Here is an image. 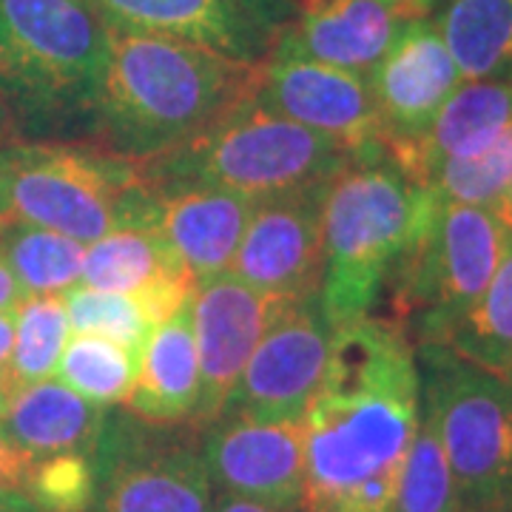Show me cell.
I'll use <instances>...</instances> for the list:
<instances>
[{
	"label": "cell",
	"mask_w": 512,
	"mask_h": 512,
	"mask_svg": "<svg viewBox=\"0 0 512 512\" xmlns=\"http://www.w3.org/2000/svg\"><path fill=\"white\" fill-rule=\"evenodd\" d=\"M60 296H63V308H66L72 333L109 339L114 345L126 348L140 362L148 339L157 328L146 308L140 305V299L128 293L94 291L80 282Z\"/></svg>",
	"instance_id": "obj_29"
},
{
	"label": "cell",
	"mask_w": 512,
	"mask_h": 512,
	"mask_svg": "<svg viewBox=\"0 0 512 512\" xmlns=\"http://www.w3.org/2000/svg\"><path fill=\"white\" fill-rule=\"evenodd\" d=\"M211 512H296V510H279V507L262 504V501H251V498H242V495L217 493L214 495V507H211Z\"/></svg>",
	"instance_id": "obj_34"
},
{
	"label": "cell",
	"mask_w": 512,
	"mask_h": 512,
	"mask_svg": "<svg viewBox=\"0 0 512 512\" xmlns=\"http://www.w3.org/2000/svg\"><path fill=\"white\" fill-rule=\"evenodd\" d=\"M197 407L200 359L194 339V313L188 299L180 311L171 313L151 333L123 410L154 424H180L197 419Z\"/></svg>",
	"instance_id": "obj_21"
},
{
	"label": "cell",
	"mask_w": 512,
	"mask_h": 512,
	"mask_svg": "<svg viewBox=\"0 0 512 512\" xmlns=\"http://www.w3.org/2000/svg\"><path fill=\"white\" fill-rule=\"evenodd\" d=\"M484 512H512V495H507L504 501H498V504H493L490 510Z\"/></svg>",
	"instance_id": "obj_41"
},
{
	"label": "cell",
	"mask_w": 512,
	"mask_h": 512,
	"mask_svg": "<svg viewBox=\"0 0 512 512\" xmlns=\"http://www.w3.org/2000/svg\"><path fill=\"white\" fill-rule=\"evenodd\" d=\"M111 29L197 43L237 60H262L271 32L239 0H92Z\"/></svg>",
	"instance_id": "obj_19"
},
{
	"label": "cell",
	"mask_w": 512,
	"mask_h": 512,
	"mask_svg": "<svg viewBox=\"0 0 512 512\" xmlns=\"http://www.w3.org/2000/svg\"><path fill=\"white\" fill-rule=\"evenodd\" d=\"M390 3H396V6H402L404 12L410 15V18H421V15H430L433 12V0H390Z\"/></svg>",
	"instance_id": "obj_39"
},
{
	"label": "cell",
	"mask_w": 512,
	"mask_h": 512,
	"mask_svg": "<svg viewBox=\"0 0 512 512\" xmlns=\"http://www.w3.org/2000/svg\"><path fill=\"white\" fill-rule=\"evenodd\" d=\"M490 211L495 214V220L501 222V225H504V228L512 234V183L507 185V191L495 200V205L490 208Z\"/></svg>",
	"instance_id": "obj_38"
},
{
	"label": "cell",
	"mask_w": 512,
	"mask_h": 512,
	"mask_svg": "<svg viewBox=\"0 0 512 512\" xmlns=\"http://www.w3.org/2000/svg\"><path fill=\"white\" fill-rule=\"evenodd\" d=\"M137 365L140 362L126 348L109 339L72 333L60 356L55 379L86 402L111 410L126 402L137 376Z\"/></svg>",
	"instance_id": "obj_27"
},
{
	"label": "cell",
	"mask_w": 512,
	"mask_h": 512,
	"mask_svg": "<svg viewBox=\"0 0 512 512\" xmlns=\"http://www.w3.org/2000/svg\"><path fill=\"white\" fill-rule=\"evenodd\" d=\"M239 3L256 23H262L268 32H274L276 26L288 18L293 0H239Z\"/></svg>",
	"instance_id": "obj_33"
},
{
	"label": "cell",
	"mask_w": 512,
	"mask_h": 512,
	"mask_svg": "<svg viewBox=\"0 0 512 512\" xmlns=\"http://www.w3.org/2000/svg\"><path fill=\"white\" fill-rule=\"evenodd\" d=\"M72 336L63 296H23L15 308V348L9 362V379L15 387L55 379L63 348Z\"/></svg>",
	"instance_id": "obj_26"
},
{
	"label": "cell",
	"mask_w": 512,
	"mask_h": 512,
	"mask_svg": "<svg viewBox=\"0 0 512 512\" xmlns=\"http://www.w3.org/2000/svg\"><path fill=\"white\" fill-rule=\"evenodd\" d=\"M512 126V74L490 80H461L419 140L387 148V157L413 180L444 160L473 157Z\"/></svg>",
	"instance_id": "obj_20"
},
{
	"label": "cell",
	"mask_w": 512,
	"mask_h": 512,
	"mask_svg": "<svg viewBox=\"0 0 512 512\" xmlns=\"http://www.w3.org/2000/svg\"><path fill=\"white\" fill-rule=\"evenodd\" d=\"M0 205L89 245L120 228H154V194L140 165L92 143H0Z\"/></svg>",
	"instance_id": "obj_5"
},
{
	"label": "cell",
	"mask_w": 512,
	"mask_h": 512,
	"mask_svg": "<svg viewBox=\"0 0 512 512\" xmlns=\"http://www.w3.org/2000/svg\"><path fill=\"white\" fill-rule=\"evenodd\" d=\"M507 228L490 208L439 202L413 248L387 276L390 322L416 345H441L487 291Z\"/></svg>",
	"instance_id": "obj_7"
},
{
	"label": "cell",
	"mask_w": 512,
	"mask_h": 512,
	"mask_svg": "<svg viewBox=\"0 0 512 512\" xmlns=\"http://www.w3.org/2000/svg\"><path fill=\"white\" fill-rule=\"evenodd\" d=\"M109 419V407H97L57 379L18 387L3 416L6 433L29 456L89 453Z\"/></svg>",
	"instance_id": "obj_22"
},
{
	"label": "cell",
	"mask_w": 512,
	"mask_h": 512,
	"mask_svg": "<svg viewBox=\"0 0 512 512\" xmlns=\"http://www.w3.org/2000/svg\"><path fill=\"white\" fill-rule=\"evenodd\" d=\"M6 225H9V217H6V211H3V205H0V234H3Z\"/></svg>",
	"instance_id": "obj_42"
},
{
	"label": "cell",
	"mask_w": 512,
	"mask_h": 512,
	"mask_svg": "<svg viewBox=\"0 0 512 512\" xmlns=\"http://www.w3.org/2000/svg\"><path fill=\"white\" fill-rule=\"evenodd\" d=\"M0 512H40L26 498L23 493H18V490H0Z\"/></svg>",
	"instance_id": "obj_37"
},
{
	"label": "cell",
	"mask_w": 512,
	"mask_h": 512,
	"mask_svg": "<svg viewBox=\"0 0 512 512\" xmlns=\"http://www.w3.org/2000/svg\"><path fill=\"white\" fill-rule=\"evenodd\" d=\"M12 348H15V308L0 311V373H9Z\"/></svg>",
	"instance_id": "obj_36"
},
{
	"label": "cell",
	"mask_w": 512,
	"mask_h": 512,
	"mask_svg": "<svg viewBox=\"0 0 512 512\" xmlns=\"http://www.w3.org/2000/svg\"><path fill=\"white\" fill-rule=\"evenodd\" d=\"M433 3H439V0H433ZM433 9H436V6H433Z\"/></svg>",
	"instance_id": "obj_44"
},
{
	"label": "cell",
	"mask_w": 512,
	"mask_h": 512,
	"mask_svg": "<svg viewBox=\"0 0 512 512\" xmlns=\"http://www.w3.org/2000/svg\"><path fill=\"white\" fill-rule=\"evenodd\" d=\"M353 157L339 140L251 97L185 146L137 165L146 185H211L259 202L328 183Z\"/></svg>",
	"instance_id": "obj_6"
},
{
	"label": "cell",
	"mask_w": 512,
	"mask_h": 512,
	"mask_svg": "<svg viewBox=\"0 0 512 512\" xmlns=\"http://www.w3.org/2000/svg\"><path fill=\"white\" fill-rule=\"evenodd\" d=\"M3 123H6V114H3V109H0V137H3Z\"/></svg>",
	"instance_id": "obj_43"
},
{
	"label": "cell",
	"mask_w": 512,
	"mask_h": 512,
	"mask_svg": "<svg viewBox=\"0 0 512 512\" xmlns=\"http://www.w3.org/2000/svg\"><path fill=\"white\" fill-rule=\"evenodd\" d=\"M109 29L92 0H0V109L43 143H92Z\"/></svg>",
	"instance_id": "obj_3"
},
{
	"label": "cell",
	"mask_w": 512,
	"mask_h": 512,
	"mask_svg": "<svg viewBox=\"0 0 512 512\" xmlns=\"http://www.w3.org/2000/svg\"><path fill=\"white\" fill-rule=\"evenodd\" d=\"M35 458L26 450H20L15 439L6 433L3 421H0V490H18L23 493L26 478L32 473Z\"/></svg>",
	"instance_id": "obj_32"
},
{
	"label": "cell",
	"mask_w": 512,
	"mask_h": 512,
	"mask_svg": "<svg viewBox=\"0 0 512 512\" xmlns=\"http://www.w3.org/2000/svg\"><path fill=\"white\" fill-rule=\"evenodd\" d=\"M433 12L461 80L512 74V0H439Z\"/></svg>",
	"instance_id": "obj_23"
},
{
	"label": "cell",
	"mask_w": 512,
	"mask_h": 512,
	"mask_svg": "<svg viewBox=\"0 0 512 512\" xmlns=\"http://www.w3.org/2000/svg\"><path fill=\"white\" fill-rule=\"evenodd\" d=\"M436 208L427 185L382 154L353 157L322 197L325 271L319 302L333 328L370 316Z\"/></svg>",
	"instance_id": "obj_4"
},
{
	"label": "cell",
	"mask_w": 512,
	"mask_h": 512,
	"mask_svg": "<svg viewBox=\"0 0 512 512\" xmlns=\"http://www.w3.org/2000/svg\"><path fill=\"white\" fill-rule=\"evenodd\" d=\"M23 495L40 512H92L97 473L89 453H55L37 458Z\"/></svg>",
	"instance_id": "obj_31"
},
{
	"label": "cell",
	"mask_w": 512,
	"mask_h": 512,
	"mask_svg": "<svg viewBox=\"0 0 512 512\" xmlns=\"http://www.w3.org/2000/svg\"><path fill=\"white\" fill-rule=\"evenodd\" d=\"M470 365L512 379V234L487 291L441 342Z\"/></svg>",
	"instance_id": "obj_24"
},
{
	"label": "cell",
	"mask_w": 512,
	"mask_h": 512,
	"mask_svg": "<svg viewBox=\"0 0 512 512\" xmlns=\"http://www.w3.org/2000/svg\"><path fill=\"white\" fill-rule=\"evenodd\" d=\"M419 410L416 348L396 322L370 313L333 328L328 376L302 416L305 493L299 510L399 473Z\"/></svg>",
	"instance_id": "obj_1"
},
{
	"label": "cell",
	"mask_w": 512,
	"mask_h": 512,
	"mask_svg": "<svg viewBox=\"0 0 512 512\" xmlns=\"http://www.w3.org/2000/svg\"><path fill=\"white\" fill-rule=\"evenodd\" d=\"M15 384L9 379V373H0V419L6 416V410H9V402H12V396H15Z\"/></svg>",
	"instance_id": "obj_40"
},
{
	"label": "cell",
	"mask_w": 512,
	"mask_h": 512,
	"mask_svg": "<svg viewBox=\"0 0 512 512\" xmlns=\"http://www.w3.org/2000/svg\"><path fill=\"white\" fill-rule=\"evenodd\" d=\"M410 15L390 0H293L265 55H291L367 77Z\"/></svg>",
	"instance_id": "obj_16"
},
{
	"label": "cell",
	"mask_w": 512,
	"mask_h": 512,
	"mask_svg": "<svg viewBox=\"0 0 512 512\" xmlns=\"http://www.w3.org/2000/svg\"><path fill=\"white\" fill-rule=\"evenodd\" d=\"M109 29L92 146L146 163L185 146L256 97L259 63L174 37Z\"/></svg>",
	"instance_id": "obj_2"
},
{
	"label": "cell",
	"mask_w": 512,
	"mask_h": 512,
	"mask_svg": "<svg viewBox=\"0 0 512 512\" xmlns=\"http://www.w3.org/2000/svg\"><path fill=\"white\" fill-rule=\"evenodd\" d=\"M80 285L128 293L160 325L191 299L194 276L157 228H120L86 245Z\"/></svg>",
	"instance_id": "obj_17"
},
{
	"label": "cell",
	"mask_w": 512,
	"mask_h": 512,
	"mask_svg": "<svg viewBox=\"0 0 512 512\" xmlns=\"http://www.w3.org/2000/svg\"><path fill=\"white\" fill-rule=\"evenodd\" d=\"M393 512H464L436 424L424 410L402 461Z\"/></svg>",
	"instance_id": "obj_28"
},
{
	"label": "cell",
	"mask_w": 512,
	"mask_h": 512,
	"mask_svg": "<svg viewBox=\"0 0 512 512\" xmlns=\"http://www.w3.org/2000/svg\"><path fill=\"white\" fill-rule=\"evenodd\" d=\"M330 342L333 325L319 296L285 302L262 333L220 416L302 419L328 376Z\"/></svg>",
	"instance_id": "obj_10"
},
{
	"label": "cell",
	"mask_w": 512,
	"mask_h": 512,
	"mask_svg": "<svg viewBox=\"0 0 512 512\" xmlns=\"http://www.w3.org/2000/svg\"><path fill=\"white\" fill-rule=\"evenodd\" d=\"M512 183V126L495 140L493 146L473 157H456L439 163L424 183L439 202L478 205L493 208L495 200Z\"/></svg>",
	"instance_id": "obj_30"
},
{
	"label": "cell",
	"mask_w": 512,
	"mask_h": 512,
	"mask_svg": "<svg viewBox=\"0 0 512 512\" xmlns=\"http://www.w3.org/2000/svg\"><path fill=\"white\" fill-rule=\"evenodd\" d=\"M256 103L299 126L328 134L356 157L382 154L384 131L367 77L291 55L259 63Z\"/></svg>",
	"instance_id": "obj_11"
},
{
	"label": "cell",
	"mask_w": 512,
	"mask_h": 512,
	"mask_svg": "<svg viewBox=\"0 0 512 512\" xmlns=\"http://www.w3.org/2000/svg\"><path fill=\"white\" fill-rule=\"evenodd\" d=\"M92 512H211L214 484L200 453V424H154L109 410L92 450Z\"/></svg>",
	"instance_id": "obj_9"
},
{
	"label": "cell",
	"mask_w": 512,
	"mask_h": 512,
	"mask_svg": "<svg viewBox=\"0 0 512 512\" xmlns=\"http://www.w3.org/2000/svg\"><path fill=\"white\" fill-rule=\"evenodd\" d=\"M86 245L26 222H9L0 234V259L26 296L63 293L80 282Z\"/></svg>",
	"instance_id": "obj_25"
},
{
	"label": "cell",
	"mask_w": 512,
	"mask_h": 512,
	"mask_svg": "<svg viewBox=\"0 0 512 512\" xmlns=\"http://www.w3.org/2000/svg\"><path fill=\"white\" fill-rule=\"evenodd\" d=\"M200 453L217 493L299 512L305 493L302 419L225 413L200 427Z\"/></svg>",
	"instance_id": "obj_12"
},
{
	"label": "cell",
	"mask_w": 512,
	"mask_h": 512,
	"mask_svg": "<svg viewBox=\"0 0 512 512\" xmlns=\"http://www.w3.org/2000/svg\"><path fill=\"white\" fill-rule=\"evenodd\" d=\"M510 382H512V379H510Z\"/></svg>",
	"instance_id": "obj_45"
},
{
	"label": "cell",
	"mask_w": 512,
	"mask_h": 512,
	"mask_svg": "<svg viewBox=\"0 0 512 512\" xmlns=\"http://www.w3.org/2000/svg\"><path fill=\"white\" fill-rule=\"evenodd\" d=\"M416 365L464 512L490 510L512 495V382L444 345H416Z\"/></svg>",
	"instance_id": "obj_8"
},
{
	"label": "cell",
	"mask_w": 512,
	"mask_h": 512,
	"mask_svg": "<svg viewBox=\"0 0 512 512\" xmlns=\"http://www.w3.org/2000/svg\"><path fill=\"white\" fill-rule=\"evenodd\" d=\"M367 83L382 117L384 151L419 140L461 83L433 15L404 20Z\"/></svg>",
	"instance_id": "obj_15"
},
{
	"label": "cell",
	"mask_w": 512,
	"mask_h": 512,
	"mask_svg": "<svg viewBox=\"0 0 512 512\" xmlns=\"http://www.w3.org/2000/svg\"><path fill=\"white\" fill-rule=\"evenodd\" d=\"M325 183L254 202L228 271L279 299L319 296L325 271Z\"/></svg>",
	"instance_id": "obj_14"
},
{
	"label": "cell",
	"mask_w": 512,
	"mask_h": 512,
	"mask_svg": "<svg viewBox=\"0 0 512 512\" xmlns=\"http://www.w3.org/2000/svg\"><path fill=\"white\" fill-rule=\"evenodd\" d=\"M148 188L154 194V228L171 245L185 271L194 279L228 271L254 202L211 185Z\"/></svg>",
	"instance_id": "obj_18"
},
{
	"label": "cell",
	"mask_w": 512,
	"mask_h": 512,
	"mask_svg": "<svg viewBox=\"0 0 512 512\" xmlns=\"http://www.w3.org/2000/svg\"><path fill=\"white\" fill-rule=\"evenodd\" d=\"M23 296H26V293L20 291L15 274H12V271H9V265L0 259V311H12V308H18L20 302H23Z\"/></svg>",
	"instance_id": "obj_35"
},
{
	"label": "cell",
	"mask_w": 512,
	"mask_h": 512,
	"mask_svg": "<svg viewBox=\"0 0 512 512\" xmlns=\"http://www.w3.org/2000/svg\"><path fill=\"white\" fill-rule=\"evenodd\" d=\"M279 299L239 279L234 271L194 279L191 313L200 359V407L194 424H208L225 410L251 353L279 308Z\"/></svg>",
	"instance_id": "obj_13"
}]
</instances>
